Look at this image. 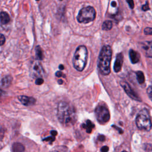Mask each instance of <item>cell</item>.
Wrapping results in <instances>:
<instances>
[{"label": "cell", "instance_id": "1", "mask_svg": "<svg viewBox=\"0 0 152 152\" xmlns=\"http://www.w3.org/2000/svg\"><path fill=\"white\" fill-rule=\"evenodd\" d=\"M57 117L60 123L65 126L72 125L77 120L74 107L66 102H61L58 104Z\"/></svg>", "mask_w": 152, "mask_h": 152}, {"label": "cell", "instance_id": "2", "mask_svg": "<svg viewBox=\"0 0 152 152\" xmlns=\"http://www.w3.org/2000/svg\"><path fill=\"white\" fill-rule=\"evenodd\" d=\"M112 51L109 45L104 46L100 52L97 66L100 74L103 75H109L110 72V61Z\"/></svg>", "mask_w": 152, "mask_h": 152}, {"label": "cell", "instance_id": "3", "mask_svg": "<svg viewBox=\"0 0 152 152\" xmlns=\"http://www.w3.org/2000/svg\"><path fill=\"white\" fill-rule=\"evenodd\" d=\"M87 55L88 52L85 46L81 45L76 49L72 60L73 66L76 70L82 71L84 69L87 63Z\"/></svg>", "mask_w": 152, "mask_h": 152}, {"label": "cell", "instance_id": "4", "mask_svg": "<svg viewBox=\"0 0 152 152\" xmlns=\"http://www.w3.org/2000/svg\"><path fill=\"white\" fill-rule=\"evenodd\" d=\"M135 122L137 127L141 130L148 131L152 126V122L147 109H143L138 113Z\"/></svg>", "mask_w": 152, "mask_h": 152}, {"label": "cell", "instance_id": "5", "mask_svg": "<svg viewBox=\"0 0 152 152\" xmlns=\"http://www.w3.org/2000/svg\"><path fill=\"white\" fill-rule=\"evenodd\" d=\"M96 18V11L91 6L81 9L77 15V21L80 23L87 24L93 21Z\"/></svg>", "mask_w": 152, "mask_h": 152}, {"label": "cell", "instance_id": "6", "mask_svg": "<svg viewBox=\"0 0 152 152\" xmlns=\"http://www.w3.org/2000/svg\"><path fill=\"white\" fill-rule=\"evenodd\" d=\"M95 115L97 121L101 124L107 123L110 119V113L107 107L103 104L98 105L95 109Z\"/></svg>", "mask_w": 152, "mask_h": 152}, {"label": "cell", "instance_id": "7", "mask_svg": "<svg viewBox=\"0 0 152 152\" xmlns=\"http://www.w3.org/2000/svg\"><path fill=\"white\" fill-rule=\"evenodd\" d=\"M120 84L121 87L124 88L125 93L127 94V95L131 98L133 100H135L138 102H141V100L139 97V96L135 93V91L132 89V88L129 86L128 83L125 81H121Z\"/></svg>", "mask_w": 152, "mask_h": 152}, {"label": "cell", "instance_id": "8", "mask_svg": "<svg viewBox=\"0 0 152 152\" xmlns=\"http://www.w3.org/2000/svg\"><path fill=\"white\" fill-rule=\"evenodd\" d=\"M31 72L33 76L42 77L44 74V71L43 67L40 63L38 61H35L33 62L31 67Z\"/></svg>", "mask_w": 152, "mask_h": 152}, {"label": "cell", "instance_id": "9", "mask_svg": "<svg viewBox=\"0 0 152 152\" xmlns=\"http://www.w3.org/2000/svg\"><path fill=\"white\" fill-rule=\"evenodd\" d=\"M141 47L146 56L152 58V42H143L141 44Z\"/></svg>", "mask_w": 152, "mask_h": 152}, {"label": "cell", "instance_id": "10", "mask_svg": "<svg viewBox=\"0 0 152 152\" xmlns=\"http://www.w3.org/2000/svg\"><path fill=\"white\" fill-rule=\"evenodd\" d=\"M123 60H124V56L122 53H119L116 57V59L114 63L113 66V69L115 72H119L123 64Z\"/></svg>", "mask_w": 152, "mask_h": 152}, {"label": "cell", "instance_id": "11", "mask_svg": "<svg viewBox=\"0 0 152 152\" xmlns=\"http://www.w3.org/2000/svg\"><path fill=\"white\" fill-rule=\"evenodd\" d=\"M18 100L21 102V103L24 106H30L35 104L36 99L33 97H29L26 96H19Z\"/></svg>", "mask_w": 152, "mask_h": 152}, {"label": "cell", "instance_id": "12", "mask_svg": "<svg viewBox=\"0 0 152 152\" xmlns=\"http://www.w3.org/2000/svg\"><path fill=\"white\" fill-rule=\"evenodd\" d=\"M129 56L130 60L132 64H136L140 61V56L139 53L137 52L134 50L133 49L129 50Z\"/></svg>", "mask_w": 152, "mask_h": 152}, {"label": "cell", "instance_id": "13", "mask_svg": "<svg viewBox=\"0 0 152 152\" xmlns=\"http://www.w3.org/2000/svg\"><path fill=\"white\" fill-rule=\"evenodd\" d=\"M10 20L8 14L6 12H1L0 14V22L2 24H7Z\"/></svg>", "mask_w": 152, "mask_h": 152}, {"label": "cell", "instance_id": "14", "mask_svg": "<svg viewBox=\"0 0 152 152\" xmlns=\"http://www.w3.org/2000/svg\"><path fill=\"white\" fill-rule=\"evenodd\" d=\"M12 77L10 76V75H7V76H5V77H4L1 81V85L4 87H8L11 82H12Z\"/></svg>", "mask_w": 152, "mask_h": 152}, {"label": "cell", "instance_id": "15", "mask_svg": "<svg viewBox=\"0 0 152 152\" xmlns=\"http://www.w3.org/2000/svg\"><path fill=\"white\" fill-rule=\"evenodd\" d=\"M82 126L83 128L86 129L87 132L90 133L92 131V129L94 127V125L90 120H87L86 121V124H83L82 125Z\"/></svg>", "mask_w": 152, "mask_h": 152}, {"label": "cell", "instance_id": "16", "mask_svg": "<svg viewBox=\"0 0 152 152\" xmlns=\"http://www.w3.org/2000/svg\"><path fill=\"white\" fill-rule=\"evenodd\" d=\"M24 146L18 142L14 143L12 145V151L13 152H24Z\"/></svg>", "mask_w": 152, "mask_h": 152}, {"label": "cell", "instance_id": "17", "mask_svg": "<svg viewBox=\"0 0 152 152\" xmlns=\"http://www.w3.org/2000/svg\"><path fill=\"white\" fill-rule=\"evenodd\" d=\"M112 22L110 20H106L103 22L102 26V28L103 30L107 31L110 30L112 27Z\"/></svg>", "mask_w": 152, "mask_h": 152}, {"label": "cell", "instance_id": "18", "mask_svg": "<svg viewBox=\"0 0 152 152\" xmlns=\"http://www.w3.org/2000/svg\"><path fill=\"white\" fill-rule=\"evenodd\" d=\"M136 75H137V79L138 82L140 84H143L145 81V77L143 72L142 71H137L136 72Z\"/></svg>", "mask_w": 152, "mask_h": 152}, {"label": "cell", "instance_id": "19", "mask_svg": "<svg viewBox=\"0 0 152 152\" xmlns=\"http://www.w3.org/2000/svg\"><path fill=\"white\" fill-rule=\"evenodd\" d=\"M36 55L38 59L42 60L43 59V52L41 48L39 46L36 48Z\"/></svg>", "mask_w": 152, "mask_h": 152}, {"label": "cell", "instance_id": "20", "mask_svg": "<svg viewBox=\"0 0 152 152\" xmlns=\"http://www.w3.org/2000/svg\"><path fill=\"white\" fill-rule=\"evenodd\" d=\"M144 34L147 35H152V28L151 27H146L144 30Z\"/></svg>", "mask_w": 152, "mask_h": 152}, {"label": "cell", "instance_id": "21", "mask_svg": "<svg viewBox=\"0 0 152 152\" xmlns=\"http://www.w3.org/2000/svg\"><path fill=\"white\" fill-rule=\"evenodd\" d=\"M5 42V38L4 34L0 33V46H2Z\"/></svg>", "mask_w": 152, "mask_h": 152}, {"label": "cell", "instance_id": "22", "mask_svg": "<svg viewBox=\"0 0 152 152\" xmlns=\"http://www.w3.org/2000/svg\"><path fill=\"white\" fill-rule=\"evenodd\" d=\"M126 2L128 3V4L129 5V7L130 8L133 9L134 7V2L133 0H126Z\"/></svg>", "mask_w": 152, "mask_h": 152}, {"label": "cell", "instance_id": "23", "mask_svg": "<svg viewBox=\"0 0 152 152\" xmlns=\"http://www.w3.org/2000/svg\"><path fill=\"white\" fill-rule=\"evenodd\" d=\"M147 91V94H148L149 97L152 100V86L148 87Z\"/></svg>", "mask_w": 152, "mask_h": 152}, {"label": "cell", "instance_id": "24", "mask_svg": "<svg viewBox=\"0 0 152 152\" xmlns=\"http://www.w3.org/2000/svg\"><path fill=\"white\" fill-rule=\"evenodd\" d=\"M142 10L144 11H148L150 10V7H149V5H148V1H146L145 2V4H144V5H142Z\"/></svg>", "mask_w": 152, "mask_h": 152}, {"label": "cell", "instance_id": "25", "mask_svg": "<svg viewBox=\"0 0 152 152\" xmlns=\"http://www.w3.org/2000/svg\"><path fill=\"white\" fill-rule=\"evenodd\" d=\"M43 80L41 78H37L35 81V83L37 85H41L43 84Z\"/></svg>", "mask_w": 152, "mask_h": 152}, {"label": "cell", "instance_id": "26", "mask_svg": "<svg viewBox=\"0 0 152 152\" xmlns=\"http://www.w3.org/2000/svg\"><path fill=\"white\" fill-rule=\"evenodd\" d=\"M108 150H109V147L106 145H104L101 148L102 152H107Z\"/></svg>", "mask_w": 152, "mask_h": 152}, {"label": "cell", "instance_id": "27", "mask_svg": "<svg viewBox=\"0 0 152 152\" xmlns=\"http://www.w3.org/2000/svg\"><path fill=\"white\" fill-rule=\"evenodd\" d=\"M54 140H55L54 136L49 137H48V138H46L43 139V141H53Z\"/></svg>", "mask_w": 152, "mask_h": 152}, {"label": "cell", "instance_id": "28", "mask_svg": "<svg viewBox=\"0 0 152 152\" xmlns=\"http://www.w3.org/2000/svg\"><path fill=\"white\" fill-rule=\"evenodd\" d=\"M98 139H99V140H100L101 141H103L105 140V137L104 135H100L99 136Z\"/></svg>", "mask_w": 152, "mask_h": 152}, {"label": "cell", "instance_id": "29", "mask_svg": "<svg viewBox=\"0 0 152 152\" xmlns=\"http://www.w3.org/2000/svg\"><path fill=\"white\" fill-rule=\"evenodd\" d=\"M62 72H61V71H57L56 72V74H55V75L56 76V77H62Z\"/></svg>", "mask_w": 152, "mask_h": 152}, {"label": "cell", "instance_id": "30", "mask_svg": "<svg viewBox=\"0 0 152 152\" xmlns=\"http://www.w3.org/2000/svg\"><path fill=\"white\" fill-rule=\"evenodd\" d=\"M50 134H51V135H52V136H55V135H57V132L56 131H55V130H52V131H50Z\"/></svg>", "mask_w": 152, "mask_h": 152}, {"label": "cell", "instance_id": "31", "mask_svg": "<svg viewBox=\"0 0 152 152\" xmlns=\"http://www.w3.org/2000/svg\"><path fill=\"white\" fill-rule=\"evenodd\" d=\"M113 128H115V129H117V130H119V131H119V133H120V134H121V133H122V129H121V128H118V127H117V126H115V125H113Z\"/></svg>", "mask_w": 152, "mask_h": 152}, {"label": "cell", "instance_id": "32", "mask_svg": "<svg viewBox=\"0 0 152 152\" xmlns=\"http://www.w3.org/2000/svg\"><path fill=\"white\" fill-rule=\"evenodd\" d=\"M4 94H5V92L1 88H0V97H2L4 95Z\"/></svg>", "mask_w": 152, "mask_h": 152}, {"label": "cell", "instance_id": "33", "mask_svg": "<svg viewBox=\"0 0 152 152\" xmlns=\"http://www.w3.org/2000/svg\"><path fill=\"white\" fill-rule=\"evenodd\" d=\"M111 4H112V6L113 7H116V2H115V1H112V3H111Z\"/></svg>", "mask_w": 152, "mask_h": 152}, {"label": "cell", "instance_id": "34", "mask_svg": "<svg viewBox=\"0 0 152 152\" xmlns=\"http://www.w3.org/2000/svg\"><path fill=\"white\" fill-rule=\"evenodd\" d=\"M59 68L60 69H61V70H63V69H64V66L63 65H60L59 66Z\"/></svg>", "mask_w": 152, "mask_h": 152}, {"label": "cell", "instance_id": "35", "mask_svg": "<svg viewBox=\"0 0 152 152\" xmlns=\"http://www.w3.org/2000/svg\"><path fill=\"white\" fill-rule=\"evenodd\" d=\"M58 82L59 83V84H62V83H63V81H62V80H59L58 81Z\"/></svg>", "mask_w": 152, "mask_h": 152}, {"label": "cell", "instance_id": "36", "mask_svg": "<svg viewBox=\"0 0 152 152\" xmlns=\"http://www.w3.org/2000/svg\"><path fill=\"white\" fill-rule=\"evenodd\" d=\"M122 152H127V151H122Z\"/></svg>", "mask_w": 152, "mask_h": 152}, {"label": "cell", "instance_id": "37", "mask_svg": "<svg viewBox=\"0 0 152 152\" xmlns=\"http://www.w3.org/2000/svg\"><path fill=\"white\" fill-rule=\"evenodd\" d=\"M52 152H58V151H52Z\"/></svg>", "mask_w": 152, "mask_h": 152}, {"label": "cell", "instance_id": "38", "mask_svg": "<svg viewBox=\"0 0 152 152\" xmlns=\"http://www.w3.org/2000/svg\"><path fill=\"white\" fill-rule=\"evenodd\" d=\"M36 1H39V0H36Z\"/></svg>", "mask_w": 152, "mask_h": 152}, {"label": "cell", "instance_id": "39", "mask_svg": "<svg viewBox=\"0 0 152 152\" xmlns=\"http://www.w3.org/2000/svg\"><path fill=\"white\" fill-rule=\"evenodd\" d=\"M60 1H62V0H60Z\"/></svg>", "mask_w": 152, "mask_h": 152}]
</instances>
